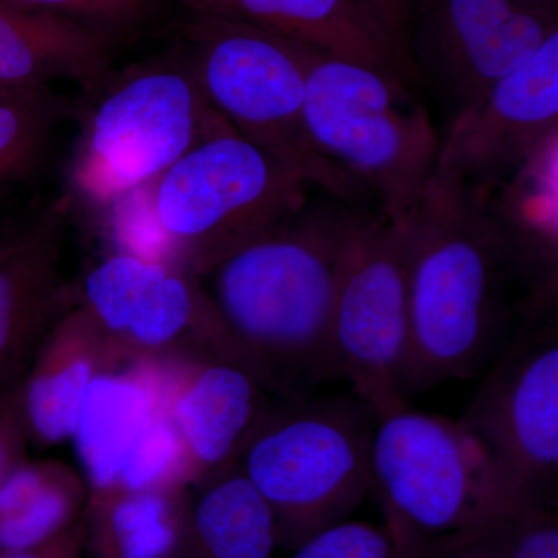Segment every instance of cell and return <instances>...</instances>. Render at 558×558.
Returning a JSON list of instances; mask_svg holds the SVG:
<instances>
[{"instance_id": "cell-4", "label": "cell", "mask_w": 558, "mask_h": 558, "mask_svg": "<svg viewBox=\"0 0 558 558\" xmlns=\"http://www.w3.org/2000/svg\"><path fill=\"white\" fill-rule=\"evenodd\" d=\"M295 46L312 142L376 197L379 211L405 226L438 165L440 138L428 110L398 76Z\"/></svg>"}, {"instance_id": "cell-23", "label": "cell", "mask_w": 558, "mask_h": 558, "mask_svg": "<svg viewBox=\"0 0 558 558\" xmlns=\"http://www.w3.org/2000/svg\"><path fill=\"white\" fill-rule=\"evenodd\" d=\"M464 542L476 543L495 558H558L556 506L509 502Z\"/></svg>"}, {"instance_id": "cell-12", "label": "cell", "mask_w": 558, "mask_h": 558, "mask_svg": "<svg viewBox=\"0 0 558 558\" xmlns=\"http://www.w3.org/2000/svg\"><path fill=\"white\" fill-rule=\"evenodd\" d=\"M70 440L89 492L190 488L165 409L161 359L117 355L87 389Z\"/></svg>"}, {"instance_id": "cell-1", "label": "cell", "mask_w": 558, "mask_h": 558, "mask_svg": "<svg viewBox=\"0 0 558 558\" xmlns=\"http://www.w3.org/2000/svg\"><path fill=\"white\" fill-rule=\"evenodd\" d=\"M402 230L411 395L475 376L486 365L512 317L509 284L531 259V241L494 193L438 172Z\"/></svg>"}, {"instance_id": "cell-32", "label": "cell", "mask_w": 558, "mask_h": 558, "mask_svg": "<svg viewBox=\"0 0 558 558\" xmlns=\"http://www.w3.org/2000/svg\"><path fill=\"white\" fill-rule=\"evenodd\" d=\"M0 98H2V97H0Z\"/></svg>"}, {"instance_id": "cell-8", "label": "cell", "mask_w": 558, "mask_h": 558, "mask_svg": "<svg viewBox=\"0 0 558 558\" xmlns=\"http://www.w3.org/2000/svg\"><path fill=\"white\" fill-rule=\"evenodd\" d=\"M209 106L240 137L349 205L365 190L326 159L304 116L303 62L296 46L242 22L196 14L182 47Z\"/></svg>"}, {"instance_id": "cell-22", "label": "cell", "mask_w": 558, "mask_h": 558, "mask_svg": "<svg viewBox=\"0 0 558 558\" xmlns=\"http://www.w3.org/2000/svg\"><path fill=\"white\" fill-rule=\"evenodd\" d=\"M186 492H89L84 546L90 558H167L178 539Z\"/></svg>"}, {"instance_id": "cell-18", "label": "cell", "mask_w": 558, "mask_h": 558, "mask_svg": "<svg viewBox=\"0 0 558 558\" xmlns=\"http://www.w3.org/2000/svg\"><path fill=\"white\" fill-rule=\"evenodd\" d=\"M119 352L73 301L51 326L21 380L28 439L57 446L72 439L92 381Z\"/></svg>"}, {"instance_id": "cell-5", "label": "cell", "mask_w": 558, "mask_h": 558, "mask_svg": "<svg viewBox=\"0 0 558 558\" xmlns=\"http://www.w3.org/2000/svg\"><path fill=\"white\" fill-rule=\"evenodd\" d=\"M369 492L398 558H427L459 545L515 502L461 422L409 405L377 418Z\"/></svg>"}, {"instance_id": "cell-25", "label": "cell", "mask_w": 558, "mask_h": 558, "mask_svg": "<svg viewBox=\"0 0 558 558\" xmlns=\"http://www.w3.org/2000/svg\"><path fill=\"white\" fill-rule=\"evenodd\" d=\"M289 558H398L384 527L341 521L304 539Z\"/></svg>"}, {"instance_id": "cell-24", "label": "cell", "mask_w": 558, "mask_h": 558, "mask_svg": "<svg viewBox=\"0 0 558 558\" xmlns=\"http://www.w3.org/2000/svg\"><path fill=\"white\" fill-rule=\"evenodd\" d=\"M61 109L0 98V179L27 174L40 160Z\"/></svg>"}, {"instance_id": "cell-2", "label": "cell", "mask_w": 558, "mask_h": 558, "mask_svg": "<svg viewBox=\"0 0 558 558\" xmlns=\"http://www.w3.org/2000/svg\"><path fill=\"white\" fill-rule=\"evenodd\" d=\"M355 207L307 202L196 277L253 376L288 400L337 377L330 332Z\"/></svg>"}, {"instance_id": "cell-7", "label": "cell", "mask_w": 558, "mask_h": 558, "mask_svg": "<svg viewBox=\"0 0 558 558\" xmlns=\"http://www.w3.org/2000/svg\"><path fill=\"white\" fill-rule=\"evenodd\" d=\"M377 417L359 399L288 400L267 409L233 464L269 506L278 548L348 520L369 494Z\"/></svg>"}, {"instance_id": "cell-26", "label": "cell", "mask_w": 558, "mask_h": 558, "mask_svg": "<svg viewBox=\"0 0 558 558\" xmlns=\"http://www.w3.org/2000/svg\"><path fill=\"white\" fill-rule=\"evenodd\" d=\"M21 9L58 14L110 35L137 27L148 17L153 0H3Z\"/></svg>"}, {"instance_id": "cell-17", "label": "cell", "mask_w": 558, "mask_h": 558, "mask_svg": "<svg viewBox=\"0 0 558 558\" xmlns=\"http://www.w3.org/2000/svg\"><path fill=\"white\" fill-rule=\"evenodd\" d=\"M72 303L57 220L0 241V392L22 380L40 341Z\"/></svg>"}, {"instance_id": "cell-13", "label": "cell", "mask_w": 558, "mask_h": 558, "mask_svg": "<svg viewBox=\"0 0 558 558\" xmlns=\"http://www.w3.org/2000/svg\"><path fill=\"white\" fill-rule=\"evenodd\" d=\"M556 33L553 3L416 0L411 54L421 80H435L457 116Z\"/></svg>"}, {"instance_id": "cell-9", "label": "cell", "mask_w": 558, "mask_h": 558, "mask_svg": "<svg viewBox=\"0 0 558 558\" xmlns=\"http://www.w3.org/2000/svg\"><path fill=\"white\" fill-rule=\"evenodd\" d=\"M405 233L381 211L355 207L341 255L332 347L337 377L376 417L407 407L410 349Z\"/></svg>"}, {"instance_id": "cell-29", "label": "cell", "mask_w": 558, "mask_h": 558, "mask_svg": "<svg viewBox=\"0 0 558 558\" xmlns=\"http://www.w3.org/2000/svg\"><path fill=\"white\" fill-rule=\"evenodd\" d=\"M86 546H84L83 520L76 521L68 531L62 532L57 538L28 550L21 553L5 554L0 558H84Z\"/></svg>"}, {"instance_id": "cell-10", "label": "cell", "mask_w": 558, "mask_h": 558, "mask_svg": "<svg viewBox=\"0 0 558 558\" xmlns=\"http://www.w3.org/2000/svg\"><path fill=\"white\" fill-rule=\"evenodd\" d=\"M545 310L529 315L459 422L486 453L510 501L556 506L558 333Z\"/></svg>"}, {"instance_id": "cell-27", "label": "cell", "mask_w": 558, "mask_h": 558, "mask_svg": "<svg viewBox=\"0 0 558 558\" xmlns=\"http://www.w3.org/2000/svg\"><path fill=\"white\" fill-rule=\"evenodd\" d=\"M357 2L387 40L411 78L418 84L421 75L411 54L416 0H357Z\"/></svg>"}, {"instance_id": "cell-20", "label": "cell", "mask_w": 558, "mask_h": 558, "mask_svg": "<svg viewBox=\"0 0 558 558\" xmlns=\"http://www.w3.org/2000/svg\"><path fill=\"white\" fill-rule=\"evenodd\" d=\"M277 549L269 506L231 464L189 488L167 558H274Z\"/></svg>"}, {"instance_id": "cell-15", "label": "cell", "mask_w": 558, "mask_h": 558, "mask_svg": "<svg viewBox=\"0 0 558 558\" xmlns=\"http://www.w3.org/2000/svg\"><path fill=\"white\" fill-rule=\"evenodd\" d=\"M163 400L190 487L233 464L269 409L267 389L229 360L161 359Z\"/></svg>"}, {"instance_id": "cell-3", "label": "cell", "mask_w": 558, "mask_h": 558, "mask_svg": "<svg viewBox=\"0 0 558 558\" xmlns=\"http://www.w3.org/2000/svg\"><path fill=\"white\" fill-rule=\"evenodd\" d=\"M312 186L236 132L194 146L110 209L116 252L197 277L231 250L299 213Z\"/></svg>"}, {"instance_id": "cell-14", "label": "cell", "mask_w": 558, "mask_h": 558, "mask_svg": "<svg viewBox=\"0 0 558 558\" xmlns=\"http://www.w3.org/2000/svg\"><path fill=\"white\" fill-rule=\"evenodd\" d=\"M557 128L558 33L453 117L435 172L495 193L556 145Z\"/></svg>"}, {"instance_id": "cell-30", "label": "cell", "mask_w": 558, "mask_h": 558, "mask_svg": "<svg viewBox=\"0 0 558 558\" xmlns=\"http://www.w3.org/2000/svg\"><path fill=\"white\" fill-rule=\"evenodd\" d=\"M427 558H495L486 549L481 548L476 543L464 542L450 548L432 554Z\"/></svg>"}, {"instance_id": "cell-19", "label": "cell", "mask_w": 558, "mask_h": 558, "mask_svg": "<svg viewBox=\"0 0 558 558\" xmlns=\"http://www.w3.org/2000/svg\"><path fill=\"white\" fill-rule=\"evenodd\" d=\"M202 16L242 22L417 86L357 0H178Z\"/></svg>"}, {"instance_id": "cell-21", "label": "cell", "mask_w": 558, "mask_h": 558, "mask_svg": "<svg viewBox=\"0 0 558 558\" xmlns=\"http://www.w3.org/2000/svg\"><path fill=\"white\" fill-rule=\"evenodd\" d=\"M89 487L57 459H22L0 483V556L46 545L81 520Z\"/></svg>"}, {"instance_id": "cell-16", "label": "cell", "mask_w": 558, "mask_h": 558, "mask_svg": "<svg viewBox=\"0 0 558 558\" xmlns=\"http://www.w3.org/2000/svg\"><path fill=\"white\" fill-rule=\"evenodd\" d=\"M113 35L0 0V97L61 108L54 86L95 97L112 75Z\"/></svg>"}, {"instance_id": "cell-28", "label": "cell", "mask_w": 558, "mask_h": 558, "mask_svg": "<svg viewBox=\"0 0 558 558\" xmlns=\"http://www.w3.org/2000/svg\"><path fill=\"white\" fill-rule=\"evenodd\" d=\"M28 439L22 413L21 381L0 392V483L27 458Z\"/></svg>"}, {"instance_id": "cell-11", "label": "cell", "mask_w": 558, "mask_h": 558, "mask_svg": "<svg viewBox=\"0 0 558 558\" xmlns=\"http://www.w3.org/2000/svg\"><path fill=\"white\" fill-rule=\"evenodd\" d=\"M110 348L131 357H213L248 369L196 277L159 259L113 252L73 300Z\"/></svg>"}, {"instance_id": "cell-6", "label": "cell", "mask_w": 558, "mask_h": 558, "mask_svg": "<svg viewBox=\"0 0 558 558\" xmlns=\"http://www.w3.org/2000/svg\"><path fill=\"white\" fill-rule=\"evenodd\" d=\"M70 163L73 197L110 209L194 146L234 132L209 106L180 49L120 75L95 95Z\"/></svg>"}, {"instance_id": "cell-31", "label": "cell", "mask_w": 558, "mask_h": 558, "mask_svg": "<svg viewBox=\"0 0 558 558\" xmlns=\"http://www.w3.org/2000/svg\"><path fill=\"white\" fill-rule=\"evenodd\" d=\"M524 2H534V3H553L556 0H524Z\"/></svg>"}]
</instances>
